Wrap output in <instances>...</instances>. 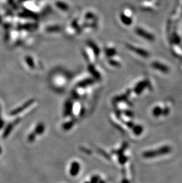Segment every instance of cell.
Returning <instances> with one entry per match:
<instances>
[{
  "mask_svg": "<svg viewBox=\"0 0 182 183\" xmlns=\"http://www.w3.org/2000/svg\"></svg>",
  "mask_w": 182,
  "mask_h": 183,
  "instance_id": "obj_15",
  "label": "cell"
},
{
  "mask_svg": "<svg viewBox=\"0 0 182 183\" xmlns=\"http://www.w3.org/2000/svg\"><path fill=\"white\" fill-rule=\"evenodd\" d=\"M98 177L97 176H94L91 179V183H97L98 181Z\"/></svg>",
  "mask_w": 182,
  "mask_h": 183,
  "instance_id": "obj_12",
  "label": "cell"
},
{
  "mask_svg": "<svg viewBox=\"0 0 182 183\" xmlns=\"http://www.w3.org/2000/svg\"><path fill=\"white\" fill-rule=\"evenodd\" d=\"M36 134L34 132L33 133H31V134H29V136L28 137V141L30 142H33L35 140V139H36Z\"/></svg>",
  "mask_w": 182,
  "mask_h": 183,
  "instance_id": "obj_10",
  "label": "cell"
},
{
  "mask_svg": "<svg viewBox=\"0 0 182 183\" xmlns=\"http://www.w3.org/2000/svg\"><path fill=\"white\" fill-rule=\"evenodd\" d=\"M72 110V103L70 101H68L66 103L65 106V111L64 114L65 116H69Z\"/></svg>",
  "mask_w": 182,
  "mask_h": 183,
  "instance_id": "obj_4",
  "label": "cell"
},
{
  "mask_svg": "<svg viewBox=\"0 0 182 183\" xmlns=\"http://www.w3.org/2000/svg\"><path fill=\"white\" fill-rule=\"evenodd\" d=\"M34 101H35V100H34L33 99H31V100H28V101H27L25 103V104H24L23 106H22L21 107H18V109H15V110L12 111L11 114H12V115H15V114H17L20 113V112L23 111V110H25L27 107H28L29 106H30L34 103Z\"/></svg>",
  "mask_w": 182,
  "mask_h": 183,
  "instance_id": "obj_2",
  "label": "cell"
},
{
  "mask_svg": "<svg viewBox=\"0 0 182 183\" xmlns=\"http://www.w3.org/2000/svg\"><path fill=\"white\" fill-rule=\"evenodd\" d=\"M12 127H13V126L12 124H9L7 126V129L5 130V132H4V137H7L8 135V134L11 132Z\"/></svg>",
  "mask_w": 182,
  "mask_h": 183,
  "instance_id": "obj_9",
  "label": "cell"
},
{
  "mask_svg": "<svg viewBox=\"0 0 182 183\" xmlns=\"http://www.w3.org/2000/svg\"><path fill=\"white\" fill-rule=\"evenodd\" d=\"M163 110H162V109H161V107H156L153 110V114L154 116L158 117L159 116H160L161 114H163Z\"/></svg>",
  "mask_w": 182,
  "mask_h": 183,
  "instance_id": "obj_6",
  "label": "cell"
},
{
  "mask_svg": "<svg viewBox=\"0 0 182 183\" xmlns=\"http://www.w3.org/2000/svg\"><path fill=\"white\" fill-rule=\"evenodd\" d=\"M80 171V164L76 161H74L71 165V168H70V174L74 177L77 175Z\"/></svg>",
  "mask_w": 182,
  "mask_h": 183,
  "instance_id": "obj_3",
  "label": "cell"
},
{
  "mask_svg": "<svg viewBox=\"0 0 182 183\" xmlns=\"http://www.w3.org/2000/svg\"><path fill=\"white\" fill-rule=\"evenodd\" d=\"M0 152H1V148H0Z\"/></svg>",
  "mask_w": 182,
  "mask_h": 183,
  "instance_id": "obj_14",
  "label": "cell"
},
{
  "mask_svg": "<svg viewBox=\"0 0 182 183\" xmlns=\"http://www.w3.org/2000/svg\"><path fill=\"white\" fill-rule=\"evenodd\" d=\"M143 130V129L141 126H135L134 127V133L137 135L141 134Z\"/></svg>",
  "mask_w": 182,
  "mask_h": 183,
  "instance_id": "obj_7",
  "label": "cell"
},
{
  "mask_svg": "<svg viewBox=\"0 0 182 183\" xmlns=\"http://www.w3.org/2000/svg\"><path fill=\"white\" fill-rule=\"evenodd\" d=\"M119 161L121 164H124L127 161V158L125 157H124V155H121L120 157Z\"/></svg>",
  "mask_w": 182,
  "mask_h": 183,
  "instance_id": "obj_11",
  "label": "cell"
},
{
  "mask_svg": "<svg viewBox=\"0 0 182 183\" xmlns=\"http://www.w3.org/2000/svg\"><path fill=\"white\" fill-rule=\"evenodd\" d=\"M122 183H129V182L127 180H124Z\"/></svg>",
  "mask_w": 182,
  "mask_h": 183,
  "instance_id": "obj_13",
  "label": "cell"
},
{
  "mask_svg": "<svg viewBox=\"0 0 182 183\" xmlns=\"http://www.w3.org/2000/svg\"><path fill=\"white\" fill-rule=\"evenodd\" d=\"M45 129V127L44 124L40 123L37 125L34 132L36 134H42L44 132Z\"/></svg>",
  "mask_w": 182,
  "mask_h": 183,
  "instance_id": "obj_5",
  "label": "cell"
},
{
  "mask_svg": "<svg viewBox=\"0 0 182 183\" xmlns=\"http://www.w3.org/2000/svg\"><path fill=\"white\" fill-rule=\"evenodd\" d=\"M73 124H74V122L73 121H71V122H67L66 123H65L63 125V127L65 130H69L71 127H72L73 126Z\"/></svg>",
  "mask_w": 182,
  "mask_h": 183,
  "instance_id": "obj_8",
  "label": "cell"
},
{
  "mask_svg": "<svg viewBox=\"0 0 182 183\" xmlns=\"http://www.w3.org/2000/svg\"><path fill=\"white\" fill-rule=\"evenodd\" d=\"M171 151V147H170L165 146V147H160L159 149L154 150L152 151H147L143 153V157L146 158H154L160 155H165L169 154Z\"/></svg>",
  "mask_w": 182,
  "mask_h": 183,
  "instance_id": "obj_1",
  "label": "cell"
}]
</instances>
